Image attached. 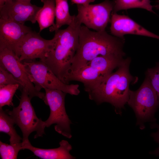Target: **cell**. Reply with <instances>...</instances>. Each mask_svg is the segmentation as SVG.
Listing matches in <instances>:
<instances>
[{
  "mask_svg": "<svg viewBox=\"0 0 159 159\" xmlns=\"http://www.w3.org/2000/svg\"><path fill=\"white\" fill-rule=\"evenodd\" d=\"M32 31L24 24L0 18V50L7 49L20 57V49L26 36Z\"/></svg>",
  "mask_w": 159,
  "mask_h": 159,
  "instance_id": "obj_11",
  "label": "cell"
},
{
  "mask_svg": "<svg viewBox=\"0 0 159 159\" xmlns=\"http://www.w3.org/2000/svg\"><path fill=\"white\" fill-rule=\"evenodd\" d=\"M73 4L87 6L91 2H94L95 0H70Z\"/></svg>",
  "mask_w": 159,
  "mask_h": 159,
  "instance_id": "obj_26",
  "label": "cell"
},
{
  "mask_svg": "<svg viewBox=\"0 0 159 159\" xmlns=\"http://www.w3.org/2000/svg\"><path fill=\"white\" fill-rule=\"evenodd\" d=\"M55 37L50 40L43 38L39 34L32 30L25 37L20 49L19 60H34L39 59L44 62L49 53L53 49Z\"/></svg>",
  "mask_w": 159,
  "mask_h": 159,
  "instance_id": "obj_10",
  "label": "cell"
},
{
  "mask_svg": "<svg viewBox=\"0 0 159 159\" xmlns=\"http://www.w3.org/2000/svg\"><path fill=\"white\" fill-rule=\"evenodd\" d=\"M43 3L42 7L37 12L35 18L38 24L40 32L50 26H54L55 17V0H41Z\"/></svg>",
  "mask_w": 159,
  "mask_h": 159,
  "instance_id": "obj_17",
  "label": "cell"
},
{
  "mask_svg": "<svg viewBox=\"0 0 159 159\" xmlns=\"http://www.w3.org/2000/svg\"><path fill=\"white\" fill-rule=\"evenodd\" d=\"M150 127L152 129H157V131L156 132L152 133L151 135L153 138L154 141L159 145V125L155 122H152L150 124ZM150 153L156 156H159V146L154 151L150 152Z\"/></svg>",
  "mask_w": 159,
  "mask_h": 159,
  "instance_id": "obj_25",
  "label": "cell"
},
{
  "mask_svg": "<svg viewBox=\"0 0 159 159\" xmlns=\"http://www.w3.org/2000/svg\"><path fill=\"white\" fill-rule=\"evenodd\" d=\"M131 59H124L115 72L106 77L95 88L87 92L89 99L97 105L104 102L111 104L117 114H121L129 96V86L136 82L137 77L130 74L129 67Z\"/></svg>",
  "mask_w": 159,
  "mask_h": 159,
  "instance_id": "obj_2",
  "label": "cell"
},
{
  "mask_svg": "<svg viewBox=\"0 0 159 159\" xmlns=\"http://www.w3.org/2000/svg\"><path fill=\"white\" fill-rule=\"evenodd\" d=\"M0 66L12 74L22 85L30 99L37 97L43 100L45 93L37 90L31 81L24 64L12 51L5 48L0 50Z\"/></svg>",
  "mask_w": 159,
  "mask_h": 159,
  "instance_id": "obj_8",
  "label": "cell"
},
{
  "mask_svg": "<svg viewBox=\"0 0 159 159\" xmlns=\"http://www.w3.org/2000/svg\"><path fill=\"white\" fill-rule=\"evenodd\" d=\"M59 147L57 148H40L32 146L29 140L22 143V146L23 150L28 149L36 156L42 159H74L75 158L70 153L72 147L67 141L62 140L59 142Z\"/></svg>",
  "mask_w": 159,
  "mask_h": 159,
  "instance_id": "obj_15",
  "label": "cell"
},
{
  "mask_svg": "<svg viewBox=\"0 0 159 159\" xmlns=\"http://www.w3.org/2000/svg\"><path fill=\"white\" fill-rule=\"evenodd\" d=\"M110 30L114 36L124 38L127 34L149 37L159 39V36L148 31L125 15L112 12Z\"/></svg>",
  "mask_w": 159,
  "mask_h": 159,
  "instance_id": "obj_13",
  "label": "cell"
},
{
  "mask_svg": "<svg viewBox=\"0 0 159 159\" xmlns=\"http://www.w3.org/2000/svg\"></svg>",
  "mask_w": 159,
  "mask_h": 159,
  "instance_id": "obj_30",
  "label": "cell"
},
{
  "mask_svg": "<svg viewBox=\"0 0 159 159\" xmlns=\"http://www.w3.org/2000/svg\"><path fill=\"white\" fill-rule=\"evenodd\" d=\"M22 2L26 3H31V0H18Z\"/></svg>",
  "mask_w": 159,
  "mask_h": 159,
  "instance_id": "obj_29",
  "label": "cell"
},
{
  "mask_svg": "<svg viewBox=\"0 0 159 159\" xmlns=\"http://www.w3.org/2000/svg\"><path fill=\"white\" fill-rule=\"evenodd\" d=\"M145 75L148 77L153 87L156 91L159 102V62L152 68H148Z\"/></svg>",
  "mask_w": 159,
  "mask_h": 159,
  "instance_id": "obj_23",
  "label": "cell"
},
{
  "mask_svg": "<svg viewBox=\"0 0 159 159\" xmlns=\"http://www.w3.org/2000/svg\"><path fill=\"white\" fill-rule=\"evenodd\" d=\"M41 8L18 0H7L0 7V17L23 24L27 21L34 24L36 14Z\"/></svg>",
  "mask_w": 159,
  "mask_h": 159,
  "instance_id": "obj_12",
  "label": "cell"
},
{
  "mask_svg": "<svg viewBox=\"0 0 159 159\" xmlns=\"http://www.w3.org/2000/svg\"><path fill=\"white\" fill-rule=\"evenodd\" d=\"M17 84L22 88L21 83L16 80L12 74L0 66V86Z\"/></svg>",
  "mask_w": 159,
  "mask_h": 159,
  "instance_id": "obj_24",
  "label": "cell"
},
{
  "mask_svg": "<svg viewBox=\"0 0 159 159\" xmlns=\"http://www.w3.org/2000/svg\"><path fill=\"white\" fill-rule=\"evenodd\" d=\"M82 24L81 18L78 14L66 29L55 31L54 46L44 62L54 74L65 83L72 60L78 47Z\"/></svg>",
  "mask_w": 159,
  "mask_h": 159,
  "instance_id": "obj_3",
  "label": "cell"
},
{
  "mask_svg": "<svg viewBox=\"0 0 159 159\" xmlns=\"http://www.w3.org/2000/svg\"><path fill=\"white\" fill-rule=\"evenodd\" d=\"M124 57L122 55L115 54L99 56L86 65L90 66L106 77L112 72L115 69L118 68L124 59Z\"/></svg>",
  "mask_w": 159,
  "mask_h": 159,
  "instance_id": "obj_16",
  "label": "cell"
},
{
  "mask_svg": "<svg viewBox=\"0 0 159 159\" xmlns=\"http://www.w3.org/2000/svg\"><path fill=\"white\" fill-rule=\"evenodd\" d=\"M105 77L90 66L86 65L70 72L66 77L65 83L68 84L72 81L80 82L83 84L84 90L87 92L96 87Z\"/></svg>",
  "mask_w": 159,
  "mask_h": 159,
  "instance_id": "obj_14",
  "label": "cell"
},
{
  "mask_svg": "<svg viewBox=\"0 0 159 159\" xmlns=\"http://www.w3.org/2000/svg\"><path fill=\"white\" fill-rule=\"evenodd\" d=\"M156 2L157 3V4L153 6L155 7L156 9H159V0H157Z\"/></svg>",
  "mask_w": 159,
  "mask_h": 159,
  "instance_id": "obj_27",
  "label": "cell"
},
{
  "mask_svg": "<svg viewBox=\"0 0 159 159\" xmlns=\"http://www.w3.org/2000/svg\"><path fill=\"white\" fill-rule=\"evenodd\" d=\"M7 0H0V7L2 6Z\"/></svg>",
  "mask_w": 159,
  "mask_h": 159,
  "instance_id": "obj_28",
  "label": "cell"
},
{
  "mask_svg": "<svg viewBox=\"0 0 159 159\" xmlns=\"http://www.w3.org/2000/svg\"><path fill=\"white\" fill-rule=\"evenodd\" d=\"M114 7L112 12L116 13L122 10L139 8L154 13L150 0H113Z\"/></svg>",
  "mask_w": 159,
  "mask_h": 159,
  "instance_id": "obj_20",
  "label": "cell"
},
{
  "mask_svg": "<svg viewBox=\"0 0 159 159\" xmlns=\"http://www.w3.org/2000/svg\"><path fill=\"white\" fill-rule=\"evenodd\" d=\"M128 105L133 110L137 118L136 125L141 130L147 122H155V114L159 106L157 93L149 79L146 75L140 87L136 90H130Z\"/></svg>",
  "mask_w": 159,
  "mask_h": 159,
  "instance_id": "obj_4",
  "label": "cell"
},
{
  "mask_svg": "<svg viewBox=\"0 0 159 159\" xmlns=\"http://www.w3.org/2000/svg\"><path fill=\"white\" fill-rule=\"evenodd\" d=\"M23 150L22 143L8 144L0 141V155L2 159H16L19 151Z\"/></svg>",
  "mask_w": 159,
  "mask_h": 159,
  "instance_id": "obj_22",
  "label": "cell"
},
{
  "mask_svg": "<svg viewBox=\"0 0 159 159\" xmlns=\"http://www.w3.org/2000/svg\"><path fill=\"white\" fill-rule=\"evenodd\" d=\"M19 104L12 110H8L7 113L14 123L20 129L23 135L22 143L29 140L30 134L35 131V139L42 137L45 134L46 127L44 122L37 116L31 102V99L26 91L22 89Z\"/></svg>",
  "mask_w": 159,
  "mask_h": 159,
  "instance_id": "obj_5",
  "label": "cell"
},
{
  "mask_svg": "<svg viewBox=\"0 0 159 159\" xmlns=\"http://www.w3.org/2000/svg\"><path fill=\"white\" fill-rule=\"evenodd\" d=\"M56 23L49 28L52 32L57 30L62 26H68L72 22L76 15L71 16L69 11L68 0H55Z\"/></svg>",
  "mask_w": 159,
  "mask_h": 159,
  "instance_id": "obj_18",
  "label": "cell"
},
{
  "mask_svg": "<svg viewBox=\"0 0 159 159\" xmlns=\"http://www.w3.org/2000/svg\"><path fill=\"white\" fill-rule=\"evenodd\" d=\"M114 5L113 1L110 0L87 6L77 5L78 14L81 18L82 23L89 29L97 32L103 31L110 22Z\"/></svg>",
  "mask_w": 159,
  "mask_h": 159,
  "instance_id": "obj_9",
  "label": "cell"
},
{
  "mask_svg": "<svg viewBox=\"0 0 159 159\" xmlns=\"http://www.w3.org/2000/svg\"><path fill=\"white\" fill-rule=\"evenodd\" d=\"M19 87L17 84L0 86V107L6 105L13 106V98Z\"/></svg>",
  "mask_w": 159,
  "mask_h": 159,
  "instance_id": "obj_21",
  "label": "cell"
},
{
  "mask_svg": "<svg viewBox=\"0 0 159 159\" xmlns=\"http://www.w3.org/2000/svg\"><path fill=\"white\" fill-rule=\"evenodd\" d=\"M15 124L9 115L0 107V132L6 133L10 137V144L21 143L22 138L18 134L14 127Z\"/></svg>",
  "mask_w": 159,
  "mask_h": 159,
  "instance_id": "obj_19",
  "label": "cell"
},
{
  "mask_svg": "<svg viewBox=\"0 0 159 159\" xmlns=\"http://www.w3.org/2000/svg\"><path fill=\"white\" fill-rule=\"evenodd\" d=\"M125 42L124 38L112 36L105 30L92 31L86 26H81L78 47L72 60L69 72L85 66L99 56L115 54L125 56L123 50Z\"/></svg>",
  "mask_w": 159,
  "mask_h": 159,
  "instance_id": "obj_1",
  "label": "cell"
},
{
  "mask_svg": "<svg viewBox=\"0 0 159 159\" xmlns=\"http://www.w3.org/2000/svg\"><path fill=\"white\" fill-rule=\"evenodd\" d=\"M44 89L45 95L43 100L50 110L49 117L44 121L46 127L55 124L54 129L57 132L67 138H71L70 125L72 122L67 114L65 106L67 94L59 90Z\"/></svg>",
  "mask_w": 159,
  "mask_h": 159,
  "instance_id": "obj_7",
  "label": "cell"
},
{
  "mask_svg": "<svg viewBox=\"0 0 159 159\" xmlns=\"http://www.w3.org/2000/svg\"><path fill=\"white\" fill-rule=\"evenodd\" d=\"M26 60L25 65L29 78L39 91L42 88L60 90L66 94L77 95L80 92L77 84H66L59 80L43 61Z\"/></svg>",
  "mask_w": 159,
  "mask_h": 159,
  "instance_id": "obj_6",
  "label": "cell"
}]
</instances>
